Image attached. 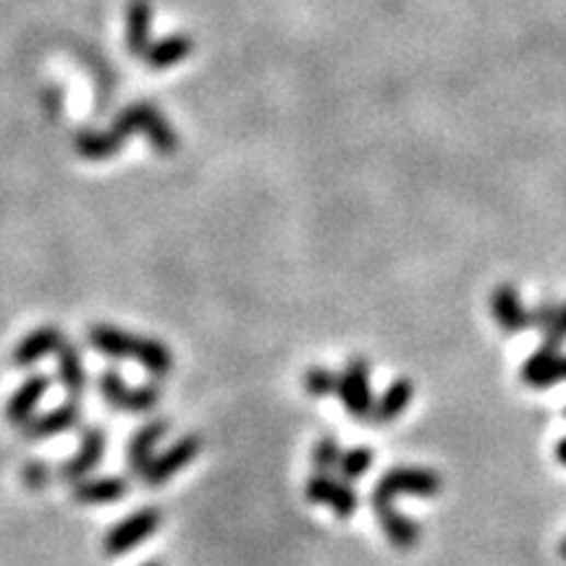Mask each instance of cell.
I'll list each match as a JSON object with an SVG mask.
<instances>
[{
  "label": "cell",
  "mask_w": 566,
  "mask_h": 566,
  "mask_svg": "<svg viewBox=\"0 0 566 566\" xmlns=\"http://www.w3.org/2000/svg\"><path fill=\"white\" fill-rule=\"evenodd\" d=\"M556 459L566 467V438H562V441L556 443Z\"/></svg>",
  "instance_id": "obj_29"
},
{
  "label": "cell",
  "mask_w": 566,
  "mask_h": 566,
  "mask_svg": "<svg viewBox=\"0 0 566 566\" xmlns=\"http://www.w3.org/2000/svg\"><path fill=\"white\" fill-rule=\"evenodd\" d=\"M50 378L48 376H32L22 383V389L11 396V402L5 404V417L11 425H24L32 417L35 406L43 402V396L48 394Z\"/></svg>",
  "instance_id": "obj_17"
},
{
  "label": "cell",
  "mask_w": 566,
  "mask_h": 566,
  "mask_svg": "<svg viewBox=\"0 0 566 566\" xmlns=\"http://www.w3.org/2000/svg\"><path fill=\"white\" fill-rule=\"evenodd\" d=\"M152 5L150 0H131L126 9V50L142 58L150 48Z\"/></svg>",
  "instance_id": "obj_15"
},
{
  "label": "cell",
  "mask_w": 566,
  "mask_h": 566,
  "mask_svg": "<svg viewBox=\"0 0 566 566\" xmlns=\"http://www.w3.org/2000/svg\"><path fill=\"white\" fill-rule=\"evenodd\" d=\"M103 454H105V432L97 428H86L82 436V443H79V451L69 459V462L61 464L58 475L71 485L84 481V477L97 467Z\"/></svg>",
  "instance_id": "obj_10"
},
{
  "label": "cell",
  "mask_w": 566,
  "mask_h": 566,
  "mask_svg": "<svg viewBox=\"0 0 566 566\" xmlns=\"http://www.w3.org/2000/svg\"><path fill=\"white\" fill-rule=\"evenodd\" d=\"M308 498L312 504L328 506L333 515L342 519H349L359 506L357 493L351 490L349 485L342 481H333L331 475H323V472H317L315 477H310Z\"/></svg>",
  "instance_id": "obj_9"
},
{
  "label": "cell",
  "mask_w": 566,
  "mask_h": 566,
  "mask_svg": "<svg viewBox=\"0 0 566 566\" xmlns=\"http://www.w3.org/2000/svg\"><path fill=\"white\" fill-rule=\"evenodd\" d=\"M169 432V423L165 419H152V423L145 425L142 430L131 438L129 443V470L131 475L142 477V472L148 470V464L155 459V446L158 441H163V436Z\"/></svg>",
  "instance_id": "obj_16"
},
{
  "label": "cell",
  "mask_w": 566,
  "mask_h": 566,
  "mask_svg": "<svg viewBox=\"0 0 566 566\" xmlns=\"http://www.w3.org/2000/svg\"><path fill=\"white\" fill-rule=\"evenodd\" d=\"M562 556H566V538L562 541Z\"/></svg>",
  "instance_id": "obj_30"
},
{
  "label": "cell",
  "mask_w": 566,
  "mask_h": 566,
  "mask_svg": "<svg viewBox=\"0 0 566 566\" xmlns=\"http://www.w3.org/2000/svg\"><path fill=\"white\" fill-rule=\"evenodd\" d=\"M90 344L100 355H108L113 359H135L155 378L171 376L173 370L171 349L155 342V338H139L135 333H124L113 328V325H95L90 331Z\"/></svg>",
  "instance_id": "obj_1"
},
{
  "label": "cell",
  "mask_w": 566,
  "mask_h": 566,
  "mask_svg": "<svg viewBox=\"0 0 566 566\" xmlns=\"http://www.w3.org/2000/svg\"><path fill=\"white\" fill-rule=\"evenodd\" d=\"M304 389H308V394L315 398L331 396L336 394L338 389V376H333V372L325 368H310L308 376H304Z\"/></svg>",
  "instance_id": "obj_25"
},
{
  "label": "cell",
  "mask_w": 566,
  "mask_h": 566,
  "mask_svg": "<svg viewBox=\"0 0 566 566\" xmlns=\"http://www.w3.org/2000/svg\"><path fill=\"white\" fill-rule=\"evenodd\" d=\"M74 145L79 155L86 158V161H108L122 150L124 137L113 126L111 129H86L79 131Z\"/></svg>",
  "instance_id": "obj_21"
},
{
  "label": "cell",
  "mask_w": 566,
  "mask_h": 566,
  "mask_svg": "<svg viewBox=\"0 0 566 566\" xmlns=\"http://www.w3.org/2000/svg\"><path fill=\"white\" fill-rule=\"evenodd\" d=\"M490 312L493 321L506 333H519L524 328H530V310L524 308L522 299H519V291L511 284L496 286L490 297Z\"/></svg>",
  "instance_id": "obj_11"
},
{
  "label": "cell",
  "mask_w": 566,
  "mask_h": 566,
  "mask_svg": "<svg viewBox=\"0 0 566 566\" xmlns=\"http://www.w3.org/2000/svg\"><path fill=\"white\" fill-rule=\"evenodd\" d=\"M142 566H161V562H148V564H142Z\"/></svg>",
  "instance_id": "obj_31"
},
{
  "label": "cell",
  "mask_w": 566,
  "mask_h": 566,
  "mask_svg": "<svg viewBox=\"0 0 566 566\" xmlns=\"http://www.w3.org/2000/svg\"><path fill=\"white\" fill-rule=\"evenodd\" d=\"M564 415H566V409H564Z\"/></svg>",
  "instance_id": "obj_32"
},
{
  "label": "cell",
  "mask_w": 566,
  "mask_h": 566,
  "mask_svg": "<svg viewBox=\"0 0 566 566\" xmlns=\"http://www.w3.org/2000/svg\"><path fill=\"white\" fill-rule=\"evenodd\" d=\"M66 338L61 336V331L53 328V325H45V328L32 331L24 342H19L16 349H13V365L19 368H30V365L39 362L43 357L53 355L63 346Z\"/></svg>",
  "instance_id": "obj_14"
},
{
  "label": "cell",
  "mask_w": 566,
  "mask_h": 566,
  "mask_svg": "<svg viewBox=\"0 0 566 566\" xmlns=\"http://www.w3.org/2000/svg\"><path fill=\"white\" fill-rule=\"evenodd\" d=\"M342 446L333 436H323L321 441H317L315 449H312V467L317 472H323V475H328L338 467V462H342Z\"/></svg>",
  "instance_id": "obj_23"
},
{
  "label": "cell",
  "mask_w": 566,
  "mask_h": 566,
  "mask_svg": "<svg viewBox=\"0 0 566 566\" xmlns=\"http://www.w3.org/2000/svg\"><path fill=\"white\" fill-rule=\"evenodd\" d=\"M161 528V511L158 509H142L137 515L122 519V522L105 535L103 551L108 556H122L135 551L139 543L148 541L150 535H155Z\"/></svg>",
  "instance_id": "obj_5"
},
{
  "label": "cell",
  "mask_w": 566,
  "mask_h": 566,
  "mask_svg": "<svg viewBox=\"0 0 566 566\" xmlns=\"http://www.w3.org/2000/svg\"><path fill=\"white\" fill-rule=\"evenodd\" d=\"M50 475H53L50 467L45 462H39V459H32V462H26L24 470H22V481L30 490L48 488Z\"/></svg>",
  "instance_id": "obj_26"
},
{
  "label": "cell",
  "mask_w": 566,
  "mask_h": 566,
  "mask_svg": "<svg viewBox=\"0 0 566 566\" xmlns=\"http://www.w3.org/2000/svg\"><path fill=\"white\" fill-rule=\"evenodd\" d=\"M56 355H58V381H61L63 389L69 391V396L77 402L86 389V370H84L82 357H79L77 346L69 342H63V346L56 351Z\"/></svg>",
  "instance_id": "obj_22"
},
{
  "label": "cell",
  "mask_w": 566,
  "mask_h": 566,
  "mask_svg": "<svg viewBox=\"0 0 566 566\" xmlns=\"http://www.w3.org/2000/svg\"><path fill=\"white\" fill-rule=\"evenodd\" d=\"M199 449H203L199 436L178 438V441L173 443L169 451H163L161 457L152 459V462L148 464V470L142 472V483L148 485V488H161V485L169 483L176 472H182L186 464L195 462Z\"/></svg>",
  "instance_id": "obj_7"
},
{
  "label": "cell",
  "mask_w": 566,
  "mask_h": 566,
  "mask_svg": "<svg viewBox=\"0 0 566 566\" xmlns=\"http://www.w3.org/2000/svg\"><path fill=\"white\" fill-rule=\"evenodd\" d=\"M77 423H79V406L77 402H69L58 406V409L45 412V415L39 417H30L22 425V432L26 441H43V438L58 436V432L77 428Z\"/></svg>",
  "instance_id": "obj_12"
},
{
  "label": "cell",
  "mask_w": 566,
  "mask_h": 566,
  "mask_svg": "<svg viewBox=\"0 0 566 566\" xmlns=\"http://www.w3.org/2000/svg\"><path fill=\"white\" fill-rule=\"evenodd\" d=\"M336 394L351 419H370L376 398L370 391V368L362 357L349 359V365L338 376Z\"/></svg>",
  "instance_id": "obj_4"
},
{
  "label": "cell",
  "mask_w": 566,
  "mask_h": 566,
  "mask_svg": "<svg viewBox=\"0 0 566 566\" xmlns=\"http://www.w3.org/2000/svg\"><path fill=\"white\" fill-rule=\"evenodd\" d=\"M443 488L441 477L432 470L425 467H396L378 481L376 490H372V509L381 511L394 506L396 496H438Z\"/></svg>",
  "instance_id": "obj_3"
},
{
  "label": "cell",
  "mask_w": 566,
  "mask_h": 566,
  "mask_svg": "<svg viewBox=\"0 0 566 566\" xmlns=\"http://www.w3.org/2000/svg\"><path fill=\"white\" fill-rule=\"evenodd\" d=\"M543 338H545L543 344H551V346H562L566 342V304L562 310H558L554 328H551V333H545Z\"/></svg>",
  "instance_id": "obj_28"
},
{
  "label": "cell",
  "mask_w": 566,
  "mask_h": 566,
  "mask_svg": "<svg viewBox=\"0 0 566 566\" xmlns=\"http://www.w3.org/2000/svg\"><path fill=\"white\" fill-rule=\"evenodd\" d=\"M100 394L105 402L116 409L124 412H150L161 402V389L158 385H142V389H131L122 381L116 370H105L97 381Z\"/></svg>",
  "instance_id": "obj_6"
},
{
  "label": "cell",
  "mask_w": 566,
  "mask_h": 566,
  "mask_svg": "<svg viewBox=\"0 0 566 566\" xmlns=\"http://www.w3.org/2000/svg\"><path fill=\"white\" fill-rule=\"evenodd\" d=\"M412 396H415V385L406 378H398L385 389V394L372 404V415L370 419L378 425H389L398 419L406 412V406L412 404Z\"/></svg>",
  "instance_id": "obj_19"
},
{
  "label": "cell",
  "mask_w": 566,
  "mask_h": 566,
  "mask_svg": "<svg viewBox=\"0 0 566 566\" xmlns=\"http://www.w3.org/2000/svg\"><path fill=\"white\" fill-rule=\"evenodd\" d=\"M562 381H566V357L558 351V346L543 344L524 359L522 383H528L530 389H551Z\"/></svg>",
  "instance_id": "obj_8"
},
{
  "label": "cell",
  "mask_w": 566,
  "mask_h": 566,
  "mask_svg": "<svg viewBox=\"0 0 566 566\" xmlns=\"http://www.w3.org/2000/svg\"><path fill=\"white\" fill-rule=\"evenodd\" d=\"M192 50H195V39L189 35H169L152 43L142 58L145 66H150L152 71H165L189 58Z\"/></svg>",
  "instance_id": "obj_18"
},
{
  "label": "cell",
  "mask_w": 566,
  "mask_h": 566,
  "mask_svg": "<svg viewBox=\"0 0 566 566\" xmlns=\"http://www.w3.org/2000/svg\"><path fill=\"white\" fill-rule=\"evenodd\" d=\"M370 467H372V451L365 449V446L346 451L342 462H338V472H342L344 481H359V477H362Z\"/></svg>",
  "instance_id": "obj_24"
},
{
  "label": "cell",
  "mask_w": 566,
  "mask_h": 566,
  "mask_svg": "<svg viewBox=\"0 0 566 566\" xmlns=\"http://www.w3.org/2000/svg\"><path fill=\"white\" fill-rule=\"evenodd\" d=\"M113 129L118 131L124 139H129L131 135H145L150 139L152 150L158 155H173L178 150V137L176 131L171 129V124L165 122L163 113L155 108L152 103H135L129 108H124L116 116V122L111 124Z\"/></svg>",
  "instance_id": "obj_2"
},
{
  "label": "cell",
  "mask_w": 566,
  "mask_h": 566,
  "mask_svg": "<svg viewBox=\"0 0 566 566\" xmlns=\"http://www.w3.org/2000/svg\"><path fill=\"white\" fill-rule=\"evenodd\" d=\"M129 493V483L124 477H84V481L74 483L71 496L77 504L84 506H100V504H113L118 498H124Z\"/></svg>",
  "instance_id": "obj_13"
},
{
  "label": "cell",
  "mask_w": 566,
  "mask_h": 566,
  "mask_svg": "<svg viewBox=\"0 0 566 566\" xmlns=\"http://www.w3.org/2000/svg\"><path fill=\"white\" fill-rule=\"evenodd\" d=\"M376 515H378V522H381L383 535L389 538L391 545L398 551L415 548L419 538H423V530H419V524L415 522V519L404 517L402 511L394 509V506L376 511Z\"/></svg>",
  "instance_id": "obj_20"
},
{
  "label": "cell",
  "mask_w": 566,
  "mask_h": 566,
  "mask_svg": "<svg viewBox=\"0 0 566 566\" xmlns=\"http://www.w3.org/2000/svg\"><path fill=\"white\" fill-rule=\"evenodd\" d=\"M558 304L556 302H541L535 310H530V325L532 328H538L543 333H551V328L556 325V317H558Z\"/></svg>",
  "instance_id": "obj_27"
}]
</instances>
